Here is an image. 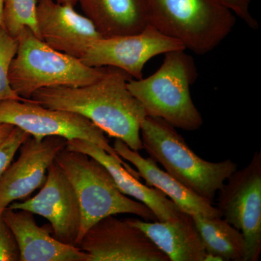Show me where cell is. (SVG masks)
<instances>
[{"label":"cell","mask_w":261,"mask_h":261,"mask_svg":"<svg viewBox=\"0 0 261 261\" xmlns=\"http://www.w3.org/2000/svg\"><path fill=\"white\" fill-rule=\"evenodd\" d=\"M37 2L38 0H5L4 29L10 36L16 39L22 29L28 27L39 39L37 24Z\"/></svg>","instance_id":"cell-20"},{"label":"cell","mask_w":261,"mask_h":261,"mask_svg":"<svg viewBox=\"0 0 261 261\" xmlns=\"http://www.w3.org/2000/svg\"><path fill=\"white\" fill-rule=\"evenodd\" d=\"M56 1L61 4L71 5L73 7L78 3V0H56Z\"/></svg>","instance_id":"cell-27"},{"label":"cell","mask_w":261,"mask_h":261,"mask_svg":"<svg viewBox=\"0 0 261 261\" xmlns=\"http://www.w3.org/2000/svg\"><path fill=\"white\" fill-rule=\"evenodd\" d=\"M14 128L13 125L0 123V145L7 140Z\"/></svg>","instance_id":"cell-25"},{"label":"cell","mask_w":261,"mask_h":261,"mask_svg":"<svg viewBox=\"0 0 261 261\" xmlns=\"http://www.w3.org/2000/svg\"><path fill=\"white\" fill-rule=\"evenodd\" d=\"M37 24L42 42L77 59H82L89 47L102 38L85 15L56 0H38Z\"/></svg>","instance_id":"cell-13"},{"label":"cell","mask_w":261,"mask_h":261,"mask_svg":"<svg viewBox=\"0 0 261 261\" xmlns=\"http://www.w3.org/2000/svg\"><path fill=\"white\" fill-rule=\"evenodd\" d=\"M207 253L223 261H245L246 244L240 230L223 217L191 215Z\"/></svg>","instance_id":"cell-19"},{"label":"cell","mask_w":261,"mask_h":261,"mask_svg":"<svg viewBox=\"0 0 261 261\" xmlns=\"http://www.w3.org/2000/svg\"><path fill=\"white\" fill-rule=\"evenodd\" d=\"M5 0H0V27L4 29V18H3V13H4Z\"/></svg>","instance_id":"cell-26"},{"label":"cell","mask_w":261,"mask_h":261,"mask_svg":"<svg viewBox=\"0 0 261 261\" xmlns=\"http://www.w3.org/2000/svg\"><path fill=\"white\" fill-rule=\"evenodd\" d=\"M34 215L8 207L2 214L18 243L20 261H89L80 247L60 241L38 226Z\"/></svg>","instance_id":"cell-15"},{"label":"cell","mask_w":261,"mask_h":261,"mask_svg":"<svg viewBox=\"0 0 261 261\" xmlns=\"http://www.w3.org/2000/svg\"><path fill=\"white\" fill-rule=\"evenodd\" d=\"M185 51L166 53L161 66L153 74L140 80L132 79L127 86L147 116L161 118L176 128L194 132L203 124L190 92L198 74L195 60Z\"/></svg>","instance_id":"cell-2"},{"label":"cell","mask_w":261,"mask_h":261,"mask_svg":"<svg viewBox=\"0 0 261 261\" xmlns=\"http://www.w3.org/2000/svg\"><path fill=\"white\" fill-rule=\"evenodd\" d=\"M29 136L23 130L15 126L9 137L0 145V176L13 162L15 154Z\"/></svg>","instance_id":"cell-22"},{"label":"cell","mask_w":261,"mask_h":261,"mask_svg":"<svg viewBox=\"0 0 261 261\" xmlns=\"http://www.w3.org/2000/svg\"><path fill=\"white\" fill-rule=\"evenodd\" d=\"M66 142L56 136L43 139L29 136L19 148L18 159L0 176V216L12 202L23 200L42 186L48 168Z\"/></svg>","instance_id":"cell-12"},{"label":"cell","mask_w":261,"mask_h":261,"mask_svg":"<svg viewBox=\"0 0 261 261\" xmlns=\"http://www.w3.org/2000/svg\"><path fill=\"white\" fill-rule=\"evenodd\" d=\"M45 181L37 195L24 201H15L8 207L39 215L50 223L55 238L77 246L81 228L78 197L71 183L54 161L47 170Z\"/></svg>","instance_id":"cell-11"},{"label":"cell","mask_w":261,"mask_h":261,"mask_svg":"<svg viewBox=\"0 0 261 261\" xmlns=\"http://www.w3.org/2000/svg\"><path fill=\"white\" fill-rule=\"evenodd\" d=\"M18 48L9 80L20 97L31 99L37 91L54 87H82L97 82L111 67H90L80 59L49 47L28 27L16 38Z\"/></svg>","instance_id":"cell-4"},{"label":"cell","mask_w":261,"mask_h":261,"mask_svg":"<svg viewBox=\"0 0 261 261\" xmlns=\"http://www.w3.org/2000/svg\"><path fill=\"white\" fill-rule=\"evenodd\" d=\"M55 161L78 197L81 211L78 244L92 225L107 216L127 214L145 221L157 220L149 207L124 195L107 168L88 154L65 147Z\"/></svg>","instance_id":"cell-5"},{"label":"cell","mask_w":261,"mask_h":261,"mask_svg":"<svg viewBox=\"0 0 261 261\" xmlns=\"http://www.w3.org/2000/svg\"><path fill=\"white\" fill-rule=\"evenodd\" d=\"M0 123L18 127L37 139L56 136L66 140H89L118 161L124 162L110 145L105 132L77 113L46 108L32 99H7L0 101Z\"/></svg>","instance_id":"cell-7"},{"label":"cell","mask_w":261,"mask_h":261,"mask_svg":"<svg viewBox=\"0 0 261 261\" xmlns=\"http://www.w3.org/2000/svg\"><path fill=\"white\" fill-rule=\"evenodd\" d=\"M77 247L89 261H170L140 228L115 216L92 225Z\"/></svg>","instance_id":"cell-10"},{"label":"cell","mask_w":261,"mask_h":261,"mask_svg":"<svg viewBox=\"0 0 261 261\" xmlns=\"http://www.w3.org/2000/svg\"><path fill=\"white\" fill-rule=\"evenodd\" d=\"M140 228L170 261H204L207 252L191 215L171 221L127 219Z\"/></svg>","instance_id":"cell-17"},{"label":"cell","mask_w":261,"mask_h":261,"mask_svg":"<svg viewBox=\"0 0 261 261\" xmlns=\"http://www.w3.org/2000/svg\"><path fill=\"white\" fill-rule=\"evenodd\" d=\"M102 38L132 35L149 24L147 0H78Z\"/></svg>","instance_id":"cell-18"},{"label":"cell","mask_w":261,"mask_h":261,"mask_svg":"<svg viewBox=\"0 0 261 261\" xmlns=\"http://www.w3.org/2000/svg\"><path fill=\"white\" fill-rule=\"evenodd\" d=\"M235 16L243 20L250 28L256 30L258 23L250 12L252 0H219Z\"/></svg>","instance_id":"cell-24"},{"label":"cell","mask_w":261,"mask_h":261,"mask_svg":"<svg viewBox=\"0 0 261 261\" xmlns=\"http://www.w3.org/2000/svg\"><path fill=\"white\" fill-rule=\"evenodd\" d=\"M217 208L240 230L246 244L245 261L261 253V153L256 152L243 169L233 171L218 192Z\"/></svg>","instance_id":"cell-8"},{"label":"cell","mask_w":261,"mask_h":261,"mask_svg":"<svg viewBox=\"0 0 261 261\" xmlns=\"http://www.w3.org/2000/svg\"><path fill=\"white\" fill-rule=\"evenodd\" d=\"M149 25L202 56L231 32L236 16L219 0H147Z\"/></svg>","instance_id":"cell-6"},{"label":"cell","mask_w":261,"mask_h":261,"mask_svg":"<svg viewBox=\"0 0 261 261\" xmlns=\"http://www.w3.org/2000/svg\"><path fill=\"white\" fill-rule=\"evenodd\" d=\"M66 148L88 154L102 163L112 175L118 189L149 207L158 221H174L185 214L162 192L139 181L140 174L126 163L118 161L93 142L73 139L67 140Z\"/></svg>","instance_id":"cell-14"},{"label":"cell","mask_w":261,"mask_h":261,"mask_svg":"<svg viewBox=\"0 0 261 261\" xmlns=\"http://www.w3.org/2000/svg\"><path fill=\"white\" fill-rule=\"evenodd\" d=\"M113 148L122 159L135 166L140 177L145 179L147 185L162 192L184 212L190 215L199 214L211 217H222L213 202L184 186L166 171L161 169L151 158L145 159L138 151L130 149L118 139L115 140Z\"/></svg>","instance_id":"cell-16"},{"label":"cell","mask_w":261,"mask_h":261,"mask_svg":"<svg viewBox=\"0 0 261 261\" xmlns=\"http://www.w3.org/2000/svg\"><path fill=\"white\" fill-rule=\"evenodd\" d=\"M132 77L111 67L102 79L82 87H54L37 91L31 97L44 107L85 117L105 134L118 139L135 151L143 149L141 125L145 108L130 92Z\"/></svg>","instance_id":"cell-1"},{"label":"cell","mask_w":261,"mask_h":261,"mask_svg":"<svg viewBox=\"0 0 261 261\" xmlns=\"http://www.w3.org/2000/svg\"><path fill=\"white\" fill-rule=\"evenodd\" d=\"M185 49L181 42L164 35L149 24L137 34L98 39L81 61L90 67L118 68L133 80H140L143 78L146 63L152 58Z\"/></svg>","instance_id":"cell-9"},{"label":"cell","mask_w":261,"mask_h":261,"mask_svg":"<svg viewBox=\"0 0 261 261\" xmlns=\"http://www.w3.org/2000/svg\"><path fill=\"white\" fill-rule=\"evenodd\" d=\"M20 260V251L13 233L0 216V261Z\"/></svg>","instance_id":"cell-23"},{"label":"cell","mask_w":261,"mask_h":261,"mask_svg":"<svg viewBox=\"0 0 261 261\" xmlns=\"http://www.w3.org/2000/svg\"><path fill=\"white\" fill-rule=\"evenodd\" d=\"M140 135L149 158L184 186L211 202L238 169V165L230 159L214 163L201 159L176 128L161 118L146 117L141 125Z\"/></svg>","instance_id":"cell-3"},{"label":"cell","mask_w":261,"mask_h":261,"mask_svg":"<svg viewBox=\"0 0 261 261\" xmlns=\"http://www.w3.org/2000/svg\"><path fill=\"white\" fill-rule=\"evenodd\" d=\"M18 48V41L0 27V101L13 99L30 101L17 94L9 80V68Z\"/></svg>","instance_id":"cell-21"}]
</instances>
